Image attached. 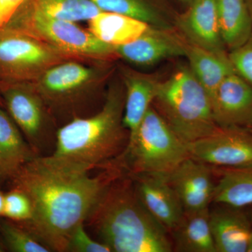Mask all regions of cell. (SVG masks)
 I'll use <instances>...</instances> for the list:
<instances>
[{
    "instance_id": "cell-1",
    "label": "cell",
    "mask_w": 252,
    "mask_h": 252,
    "mask_svg": "<svg viewBox=\"0 0 252 252\" xmlns=\"http://www.w3.org/2000/svg\"><path fill=\"white\" fill-rule=\"evenodd\" d=\"M103 170L91 176L51 154L32 159L10 177L32 206L31 220L18 223L51 252H66L73 231L85 223L113 181L125 173L115 163Z\"/></svg>"
},
{
    "instance_id": "cell-2",
    "label": "cell",
    "mask_w": 252,
    "mask_h": 252,
    "mask_svg": "<svg viewBox=\"0 0 252 252\" xmlns=\"http://www.w3.org/2000/svg\"><path fill=\"white\" fill-rule=\"evenodd\" d=\"M86 222L112 252L173 251L168 231L144 207L126 172L113 181Z\"/></svg>"
},
{
    "instance_id": "cell-3",
    "label": "cell",
    "mask_w": 252,
    "mask_h": 252,
    "mask_svg": "<svg viewBox=\"0 0 252 252\" xmlns=\"http://www.w3.org/2000/svg\"><path fill=\"white\" fill-rule=\"evenodd\" d=\"M125 89L109 91L102 109L89 118H75L56 133V158L83 170L104 169L122 155L129 133L123 125Z\"/></svg>"
},
{
    "instance_id": "cell-4",
    "label": "cell",
    "mask_w": 252,
    "mask_h": 252,
    "mask_svg": "<svg viewBox=\"0 0 252 252\" xmlns=\"http://www.w3.org/2000/svg\"><path fill=\"white\" fill-rule=\"evenodd\" d=\"M153 104L172 130L186 144L217 130L210 95L189 65L159 81Z\"/></svg>"
},
{
    "instance_id": "cell-5",
    "label": "cell",
    "mask_w": 252,
    "mask_h": 252,
    "mask_svg": "<svg viewBox=\"0 0 252 252\" xmlns=\"http://www.w3.org/2000/svg\"><path fill=\"white\" fill-rule=\"evenodd\" d=\"M190 157L187 144L151 107L118 159L129 175H170Z\"/></svg>"
},
{
    "instance_id": "cell-6",
    "label": "cell",
    "mask_w": 252,
    "mask_h": 252,
    "mask_svg": "<svg viewBox=\"0 0 252 252\" xmlns=\"http://www.w3.org/2000/svg\"><path fill=\"white\" fill-rule=\"evenodd\" d=\"M4 27L31 33L66 56L101 60L117 55L116 46L102 42L75 22L49 17L23 6Z\"/></svg>"
},
{
    "instance_id": "cell-7",
    "label": "cell",
    "mask_w": 252,
    "mask_h": 252,
    "mask_svg": "<svg viewBox=\"0 0 252 252\" xmlns=\"http://www.w3.org/2000/svg\"><path fill=\"white\" fill-rule=\"evenodd\" d=\"M65 56L31 33L0 28V82L36 80Z\"/></svg>"
},
{
    "instance_id": "cell-8",
    "label": "cell",
    "mask_w": 252,
    "mask_h": 252,
    "mask_svg": "<svg viewBox=\"0 0 252 252\" xmlns=\"http://www.w3.org/2000/svg\"><path fill=\"white\" fill-rule=\"evenodd\" d=\"M189 156L209 166L252 167V132L240 127H219L213 133L187 144Z\"/></svg>"
},
{
    "instance_id": "cell-9",
    "label": "cell",
    "mask_w": 252,
    "mask_h": 252,
    "mask_svg": "<svg viewBox=\"0 0 252 252\" xmlns=\"http://www.w3.org/2000/svg\"><path fill=\"white\" fill-rule=\"evenodd\" d=\"M0 94L8 114L37 155L49 144L44 100L28 83L0 82Z\"/></svg>"
},
{
    "instance_id": "cell-10",
    "label": "cell",
    "mask_w": 252,
    "mask_h": 252,
    "mask_svg": "<svg viewBox=\"0 0 252 252\" xmlns=\"http://www.w3.org/2000/svg\"><path fill=\"white\" fill-rule=\"evenodd\" d=\"M94 68L75 62L60 63L46 69L33 86L44 103L72 104L98 79Z\"/></svg>"
},
{
    "instance_id": "cell-11",
    "label": "cell",
    "mask_w": 252,
    "mask_h": 252,
    "mask_svg": "<svg viewBox=\"0 0 252 252\" xmlns=\"http://www.w3.org/2000/svg\"><path fill=\"white\" fill-rule=\"evenodd\" d=\"M176 29L150 26L135 41L117 46V56L139 66L153 65L162 61L185 56L187 41Z\"/></svg>"
},
{
    "instance_id": "cell-12",
    "label": "cell",
    "mask_w": 252,
    "mask_h": 252,
    "mask_svg": "<svg viewBox=\"0 0 252 252\" xmlns=\"http://www.w3.org/2000/svg\"><path fill=\"white\" fill-rule=\"evenodd\" d=\"M212 171L211 166L189 157L167 176L185 212L208 208L212 203L216 187Z\"/></svg>"
},
{
    "instance_id": "cell-13",
    "label": "cell",
    "mask_w": 252,
    "mask_h": 252,
    "mask_svg": "<svg viewBox=\"0 0 252 252\" xmlns=\"http://www.w3.org/2000/svg\"><path fill=\"white\" fill-rule=\"evenodd\" d=\"M175 28L189 44L227 54L219 28L216 0H192L187 11L176 16Z\"/></svg>"
},
{
    "instance_id": "cell-14",
    "label": "cell",
    "mask_w": 252,
    "mask_h": 252,
    "mask_svg": "<svg viewBox=\"0 0 252 252\" xmlns=\"http://www.w3.org/2000/svg\"><path fill=\"white\" fill-rule=\"evenodd\" d=\"M219 127H246L252 123V87L238 74L222 81L212 99Z\"/></svg>"
},
{
    "instance_id": "cell-15",
    "label": "cell",
    "mask_w": 252,
    "mask_h": 252,
    "mask_svg": "<svg viewBox=\"0 0 252 252\" xmlns=\"http://www.w3.org/2000/svg\"><path fill=\"white\" fill-rule=\"evenodd\" d=\"M127 175L133 179L136 190L144 207L170 233L180 223L185 210L167 177Z\"/></svg>"
},
{
    "instance_id": "cell-16",
    "label": "cell",
    "mask_w": 252,
    "mask_h": 252,
    "mask_svg": "<svg viewBox=\"0 0 252 252\" xmlns=\"http://www.w3.org/2000/svg\"><path fill=\"white\" fill-rule=\"evenodd\" d=\"M123 79L125 89L123 125L130 140L153 104L159 80L151 74L131 69L123 70Z\"/></svg>"
},
{
    "instance_id": "cell-17",
    "label": "cell",
    "mask_w": 252,
    "mask_h": 252,
    "mask_svg": "<svg viewBox=\"0 0 252 252\" xmlns=\"http://www.w3.org/2000/svg\"><path fill=\"white\" fill-rule=\"evenodd\" d=\"M210 210V224L217 252H247L251 222L240 208L220 205Z\"/></svg>"
},
{
    "instance_id": "cell-18",
    "label": "cell",
    "mask_w": 252,
    "mask_h": 252,
    "mask_svg": "<svg viewBox=\"0 0 252 252\" xmlns=\"http://www.w3.org/2000/svg\"><path fill=\"white\" fill-rule=\"evenodd\" d=\"M185 57L188 60L189 68L211 101L222 81L235 72L228 53L216 54L187 41Z\"/></svg>"
},
{
    "instance_id": "cell-19",
    "label": "cell",
    "mask_w": 252,
    "mask_h": 252,
    "mask_svg": "<svg viewBox=\"0 0 252 252\" xmlns=\"http://www.w3.org/2000/svg\"><path fill=\"white\" fill-rule=\"evenodd\" d=\"M222 41L228 51L243 46L252 36V18L247 0H216Z\"/></svg>"
},
{
    "instance_id": "cell-20",
    "label": "cell",
    "mask_w": 252,
    "mask_h": 252,
    "mask_svg": "<svg viewBox=\"0 0 252 252\" xmlns=\"http://www.w3.org/2000/svg\"><path fill=\"white\" fill-rule=\"evenodd\" d=\"M174 248L180 252H217L210 224V210L185 212L170 232Z\"/></svg>"
},
{
    "instance_id": "cell-21",
    "label": "cell",
    "mask_w": 252,
    "mask_h": 252,
    "mask_svg": "<svg viewBox=\"0 0 252 252\" xmlns=\"http://www.w3.org/2000/svg\"><path fill=\"white\" fill-rule=\"evenodd\" d=\"M89 30L102 42L113 46L129 44L151 26L127 15L101 11L89 21Z\"/></svg>"
},
{
    "instance_id": "cell-22",
    "label": "cell",
    "mask_w": 252,
    "mask_h": 252,
    "mask_svg": "<svg viewBox=\"0 0 252 252\" xmlns=\"http://www.w3.org/2000/svg\"><path fill=\"white\" fill-rule=\"evenodd\" d=\"M9 114L0 107V167L11 177L18 169L38 157Z\"/></svg>"
},
{
    "instance_id": "cell-23",
    "label": "cell",
    "mask_w": 252,
    "mask_h": 252,
    "mask_svg": "<svg viewBox=\"0 0 252 252\" xmlns=\"http://www.w3.org/2000/svg\"><path fill=\"white\" fill-rule=\"evenodd\" d=\"M99 9L127 15L153 27L176 29L175 17L154 0H91Z\"/></svg>"
},
{
    "instance_id": "cell-24",
    "label": "cell",
    "mask_w": 252,
    "mask_h": 252,
    "mask_svg": "<svg viewBox=\"0 0 252 252\" xmlns=\"http://www.w3.org/2000/svg\"><path fill=\"white\" fill-rule=\"evenodd\" d=\"M220 171L212 203L240 209L252 205V167Z\"/></svg>"
},
{
    "instance_id": "cell-25",
    "label": "cell",
    "mask_w": 252,
    "mask_h": 252,
    "mask_svg": "<svg viewBox=\"0 0 252 252\" xmlns=\"http://www.w3.org/2000/svg\"><path fill=\"white\" fill-rule=\"evenodd\" d=\"M22 6L49 17L72 22L90 21L102 11L91 0H26Z\"/></svg>"
},
{
    "instance_id": "cell-26",
    "label": "cell",
    "mask_w": 252,
    "mask_h": 252,
    "mask_svg": "<svg viewBox=\"0 0 252 252\" xmlns=\"http://www.w3.org/2000/svg\"><path fill=\"white\" fill-rule=\"evenodd\" d=\"M0 233L6 248L14 252H49L31 232L15 221L0 222Z\"/></svg>"
},
{
    "instance_id": "cell-27",
    "label": "cell",
    "mask_w": 252,
    "mask_h": 252,
    "mask_svg": "<svg viewBox=\"0 0 252 252\" xmlns=\"http://www.w3.org/2000/svg\"><path fill=\"white\" fill-rule=\"evenodd\" d=\"M32 206L31 200L21 189L14 188L4 195L3 217L17 223H26L31 220Z\"/></svg>"
},
{
    "instance_id": "cell-28",
    "label": "cell",
    "mask_w": 252,
    "mask_h": 252,
    "mask_svg": "<svg viewBox=\"0 0 252 252\" xmlns=\"http://www.w3.org/2000/svg\"><path fill=\"white\" fill-rule=\"evenodd\" d=\"M66 252H112L107 245L94 240L86 230L84 223L78 225L68 241Z\"/></svg>"
},
{
    "instance_id": "cell-29",
    "label": "cell",
    "mask_w": 252,
    "mask_h": 252,
    "mask_svg": "<svg viewBox=\"0 0 252 252\" xmlns=\"http://www.w3.org/2000/svg\"><path fill=\"white\" fill-rule=\"evenodd\" d=\"M235 73L252 87V36L245 44L228 53Z\"/></svg>"
},
{
    "instance_id": "cell-30",
    "label": "cell",
    "mask_w": 252,
    "mask_h": 252,
    "mask_svg": "<svg viewBox=\"0 0 252 252\" xmlns=\"http://www.w3.org/2000/svg\"><path fill=\"white\" fill-rule=\"evenodd\" d=\"M26 0H0V28L6 26Z\"/></svg>"
},
{
    "instance_id": "cell-31",
    "label": "cell",
    "mask_w": 252,
    "mask_h": 252,
    "mask_svg": "<svg viewBox=\"0 0 252 252\" xmlns=\"http://www.w3.org/2000/svg\"><path fill=\"white\" fill-rule=\"evenodd\" d=\"M4 195L5 194L0 190V217L3 216L4 212Z\"/></svg>"
},
{
    "instance_id": "cell-32",
    "label": "cell",
    "mask_w": 252,
    "mask_h": 252,
    "mask_svg": "<svg viewBox=\"0 0 252 252\" xmlns=\"http://www.w3.org/2000/svg\"><path fill=\"white\" fill-rule=\"evenodd\" d=\"M247 252H252V230L251 234H250V238L248 244V248H247Z\"/></svg>"
},
{
    "instance_id": "cell-33",
    "label": "cell",
    "mask_w": 252,
    "mask_h": 252,
    "mask_svg": "<svg viewBox=\"0 0 252 252\" xmlns=\"http://www.w3.org/2000/svg\"><path fill=\"white\" fill-rule=\"evenodd\" d=\"M6 177H6V174L4 173V172L3 171L1 167H0V183H1L5 178H6Z\"/></svg>"
},
{
    "instance_id": "cell-34",
    "label": "cell",
    "mask_w": 252,
    "mask_h": 252,
    "mask_svg": "<svg viewBox=\"0 0 252 252\" xmlns=\"http://www.w3.org/2000/svg\"><path fill=\"white\" fill-rule=\"evenodd\" d=\"M247 2H248L249 9L252 18V0H247Z\"/></svg>"
},
{
    "instance_id": "cell-35",
    "label": "cell",
    "mask_w": 252,
    "mask_h": 252,
    "mask_svg": "<svg viewBox=\"0 0 252 252\" xmlns=\"http://www.w3.org/2000/svg\"><path fill=\"white\" fill-rule=\"evenodd\" d=\"M6 246H5L4 242L1 241L0 240V252H3L5 251V249H6Z\"/></svg>"
},
{
    "instance_id": "cell-36",
    "label": "cell",
    "mask_w": 252,
    "mask_h": 252,
    "mask_svg": "<svg viewBox=\"0 0 252 252\" xmlns=\"http://www.w3.org/2000/svg\"><path fill=\"white\" fill-rule=\"evenodd\" d=\"M182 1H184V2L188 3V4H190V1H191L192 0H182Z\"/></svg>"
},
{
    "instance_id": "cell-37",
    "label": "cell",
    "mask_w": 252,
    "mask_h": 252,
    "mask_svg": "<svg viewBox=\"0 0 252 252\" xmlns=\"http://www.w3.org/2000/svg\"><path fill=\"white\" fill-rule=\"evenodd\" d=\"M248 128L250 129V130H251L252 131V123L251 124H250V126H248Z\"/></svg>"
},
{
    "instance_id": "cell-38",
    "label": "cell",
    "mask_w": 252,
    "mask_h": 252,
    "mask_svg": "<svg viewBox=\"0 0 252 252\" xmlns=\"http://www.w3.org/2000/svg\"><path fill=\"white\" fill-rule=\"evenodd\" d=\"M1 94H0V104H1Z\"/></svg>"
},
{
    "instance_id": "cell-39",
    "label": "cell",
    "mask_w": 252,
    "mask_h": 252,
    "mask_svg": "<svg viewBox=\"0 0 252 252\" xmlns=\"http://www.w3.org/2000/svg\"></svg>"
}]
</instances>
